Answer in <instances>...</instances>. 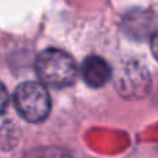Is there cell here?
Segmentation results:
<instances>
[{
  "label": "cell",
  "instance_id": "cell-1",
  "mask_svg": "<svg viewBox=\"0 0 158 158\" xmlns=\"http://www.w3.org/2000/svg\"><path fill=\"white\" fill-rule=\"evenodd\" d=\"M35 69L40 83L53 89L71 86L78 75V67L72 56L60 49H46L39 53Z\"/></svg>",
  "mask_w": 158,
  "mask_h": 158
},
{
  "label": "cell",
  "instance_id": "cell-8",
  "mask_svg": "<svg viewBox=\"0 0 158 158\" xmlns=\"http://www.w3.org/2000/svg\"><path fill=\"white\" fill-rule=\"evenodd\" d=\"M151 52H153V56L156 57V60L158 61V31L151 38Z\"/></svg>",
  "mask_w": 158,
  "mask_h": 158
},
{
  "label": "cell",
  "instance_id": "cell-3",
  "mask_svg": "<svg viewBox=\"0 0 158 158\" xmlns=\"http://www.w3.org/2000/svg\"><path fill=\"white\" fill-rule=\"evenodd\" d=\"M115 87L125 98H144L151 87L150 74L140 63H125L115 75Z\"/></svg>",
  "mask_w": 158,
  "mask_h": 158
},
{
  "label": "cell",
  "instance_id": "cell-5",
  "mask_svg": "<svg viewBox=\"0 0 158 158\" xmlns=\"http://www.w3.org/2000/svg\"><path fill=\"white\" fill-rule=\"evenodd\" d=\"M82 78L90 87H101L111 78V68L104 58L89 56L82 64Z\"/></svg>",
  "mask_w": 158,
  "mask_h": 158
},
{
  "label": "cell",
  "instance_id": "cell-4",
  "mask_svg": "<svg viewBox=\"0 0 158 158\" xmlns=\"http://www.w3.org/2000/svg\"><path fill=\"white\" fill-rule=\"evenodd\" d=\"M122 28L125 33L136 40H146L156 35L157 18L150 10L136 8L123 17Z\"/></svg>",
  "mask_w": 158,
  "mask_h": 158
},
{
  "label": "cell",
  "instance_id": "cell-7",
  "mask_svg": "<svg viewBox=\"0 0 158 158\" xmlns=\"http://www.w3.org/2000/svg\"><path fill=\"white\" fill-rule=\"evenodd\" d=\"M7 104H8V92L4 87V85L0 82V115L7 108Z\"/></svg>",
  "mask_w": 158,
  "mask_h": 158
},
{
  "label": "cell",
  "instance_id": "cell-2",
  "mask_svg": "<svg viewBox=\"0 0 158 158\" xmlns=\"http://www.w3.org/2000/svg\"><path fill=\"white\" fill-rule=\"evenodd\" d=\"M13 100L18 114L32 123L44 121L52 108L49 92L39 82L28 81L17 86Z\"/></svg>",
  "mask_w": 158,
  "mask_h": 158
},
{
  "label": "cell",
  "instance_id": "cell-6",
  "mask_svg": "<svg viewBox=\"0 0 158 158\" xmlns=\"http://www.w3.org/2000/svg\"><path fill=\"white\" fill-rule=\"evenodd\" d=\"M28 158H71L64 150L56 147H44L29 151Z\"/></svg>",
  "mask_w": 158,
  "mask_h": 158
}]
</instances>
